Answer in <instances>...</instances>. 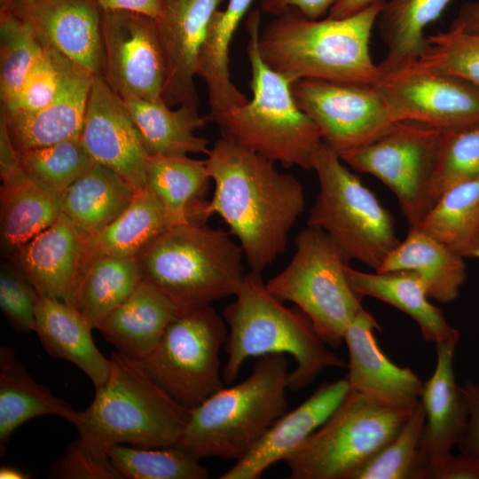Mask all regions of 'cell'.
<instances>
[{"label":"cell","mask_w":479,"mask_h":479,"mask_svg":"<svg viewBox=\"0 0 479 479\" xmlns=\"http://www.w3.org/2000/svg\"><path fill=\"white\" fill-rule=\"evenodd\" d=\"M142 137L149 156L208 155V141L195 131L209 121L198 108L185 105L173 110L162 98H122Z\"/></svg>","instance_id":"cell-29"},{"label":"cell","mask_w":479,"mask_h":479,"mask_svg":"<svg viewBox=\"0 0 479 479\" xmlns=\"http://www.w3.org/2000/svg\"><path fill=\"white\" fill-rule=\"evenodd\" d=\"M35 333L51 357L69 361L82 370L95 388L109 377L111 359L97 348L90 324L70 305L38 294Z\"/></svg>","instance_id":"cell-26"},{"label":"cell","mask_w":479,"mask_h":479,"mask_svg":"<svg viewBox=\"0 0 479 479\" xmlns=\"http://www.w3.org/2000/svg\"><path fill=\"white\" fill-rule=\"evenodd\" d=\"M228 326L211 305L179 314L156 348L137 361L172 398L192 409L224 388L219 353Z\"/></svg>","instance_id":"cell-11"},{"label":"cell","mask_w":479,"mask_h":479,"mask_svg":"<svg viewBox=\"0 0 479 479\" xmlns=\"http://www.w3.org/2000/svg\"><path fill=\"white\" fill-rule=\"evenodd\" d=\"M103 77L121 98H161L166 68L156 20L102 11Z\"/></svg>","instance_id":"cell-15"},{"label":"cell","mask_w":479,"mask_h":479,"mask_svg":"<svg viewBox=\"0 0 479 479\" xmlns=\"http://www.w3.org/2000/svg\"><path fill=\"white\" fill-rule=\"evenodd\" d=\"M82 235L64 215L10 255L38 294L68 300L79 274Z\"/></svg>","instance_id":"cell-22"},{"label":"cell","mask_w":479,"mask_h":479,"mask_svg":"<svg viewBox=\"0 0 479 479\" xmlns=\"http://www.w3.org/2000/svg\"><path fill=\"white\" fill-rule=\"evenodd\" d=\"M102 11H124L145 15L158 20L164 0H96Z\"/></svg>","instance_id":"cell-50"},{"label":"cell","mask_w":479,"mask_h":479,"mask_svg":"<svg viewBox=\"0 0 479 479\" xmlns=\"http://www.w3.org/2000/svg\"><path fill=\"white\" fill-rule=\"evenodd\" d=\"M1 479H28L31 475L27 474L20 468L12 466H2L0 467Z\"/></svg>","instance_id":"cell-54"},{"label":"cell","mask_w":479,"mask_h":479,"mask_svg":"<svg viewBox=\"0 0 479 479\" xmlns=\"http://www.w3.org/2000/svg\"><path fill=\"white\" fill-rule=\"evenodd\" d=\"M35 1H37V0H0V2H17V3H23V4L31 3Z\"/></svg>","instance_id":"cell-56"},{"label":"cell","mask_w":479,"mask_h":479,"mask_svg":"<svg viewBox=\"0 0 479 479\" xmlns=\"http://www.w3.org/2000/svg\"><path fill=\"white\" fill-rule=\"evenodd\" d=\"M289 263L265 282L282 302L294 303L329 347L338 348L357 313L363 308L350 286L349 261L332 239L318 228L307 226L294 240Z\"/></svg>","instance_id":"cell-9"},{"label":"cell","mask_w":479,"mask_h":479,"mask_svg":"<svg viewBox=\"0 0 479 479\" xmlns=\"http://www.w3.org/2000/svg\"><path fill=\"white\" fill-rule=\"evenodd\" d=\"M452 0H390L385 2L377 24L386 44L379 64L390 73L418 59L427 47L426 28L438 19Z\"/></svg>","instance_id":"cell-35"},{"label":"cell","mask_w":479,"mask_h":479,"mask_svg":"<svg viewBox=\"0 0 479 479\" xmlns=\"http://www.w3.org/2000/svg\"><path fill=\"white\" fill-rule=\"evenodd\" d=\"M215 189L205 216H219L238 239L250 271L262 273L286 250L305 208L302 183L274 162L221 137L207 155Z\"/></svg>","instance_id":"cell-1"},{"label":"cell","mask_w":479,"mask_h":479,"mask_svg":"<svg viewBox=\"0 0 479 479\" xmlns=\"http://www.w3.org/2000/svg\"><path fill=\"white\" fill-rule=\"evenodd\" d=\"M349 391L346 378L320 385L295 409L285 412L219 479H257L284 460L335 411Z\"/></svg>","instance_id":"cell-20"},{"label":"cell","mask_w":479,"mask_h":479,"mask_svg":"<svg viewBox=\"0 0 479 479\" xmlns=\"http://www.w3.org/2000/svg\"><path fill=\"white\" fill-rule=\"evenodd\" d=\"M381 326L362 308L349 325L343 342L349 350V390L389 407L412 410L420 400L423 382L408 367L394 364L381 349L374 330Z\"/></svg>","instance_id":"cell-18"},{"label":"cell","mask_w":479,"mask_h":479,"mask_svg":"<svg viewBox=\"0 0 479 479\" xmlns=\"http://www.w3.org/2000/svg\"><path fill=\"white\" fill-rule=\"evenodd\" d=\"M385 0L353 14L311 20L290 12L260 30L264 62L291 83L301 79L375 84L382 75L370 38Z\"/></svg>","instance_id":"cell-2"},{"label":"cell","mask_w":479,"mask_h":479,"mask_svg":"<svg viewBox=\"0 0 479 479\" xmlns=\"http://www.w3.org/2000/svg\"><path fill=\"white\" fill-rule=\"evenodd\" d=\"M110 459L122 478L206 479L208 470L178 445L140 448L116 444L108 450Z\"/></svg>","instance_id":"cell-40"},{"label":"cell","mask_w":479,"mask_h":479,"mask_svg":"<svg viewBox=\"0 0 479 479\" xmlns=\"http://www.w3.org/2000/svg\"><path fill=\"white\" fill-rule=\"evenodd\" d=\"M260 12L247 20V55L251 67L252 99L208 116L221 137L286 168L310 169L312 157L323 142L314 122L296 105L292 83L263 59L258 38Z\"/></svg>","instance_id":"cell-4"},{"label":"cell","mask_w":479,"mask_h":479,"mask_svg":"<svg viewBox=\"0 0 479 479\" xmlns=\"http://www.w3.org/2000/svg\"><path fill=\"white\" fill-rule=\"evenodd\" d=\"M253 0H228L224 11L216 10L201 45L196 75L207 85L213 116L243 105L248 98L234 85L230 72V46Z\"/></svg>","instance_id":"cell-33"},{"label":"cell","mask_w":479,"mask_h":479,"mask_svg":"<svg viewBox=\"0 0 479 479\" xmlns=\"http://www.w3.org/2000/svg\"><path fill=\"white\" fill-rule=\"evenodd\" d=\"M110 359L108 379L96 388L91 404L77 412L73 425L78 436L107 451L116 444H177L190 409L163 390L137 361L118 351Z\"/></svg>","instance_id":"cell-6"},{"label":"cell","mask_w":479,"mask_h":479,"mask_svg":"<svg viewBox=\"0 0 479 479\" xmlns=\"http://www.w3.org/2000/svg\"><path fill=\"white\" fill-rule=\"evenodd\" d=\"M289 373L285 354L259 357L247 379L190 410L177 445L199 460L240 459L286 412Z\"/></svg>","instance_id":"cell-7"},{"label":"cell","mask_w":479,"mask_h":479,"mask_svg":"<svg viewBox=\"0 0 479 479\" xmlns=\"http://www.w3.org/2000/svg\"><path fill=\"white\" fill-rule=\"evenodd\" d=\"M209 181L206 160L188 155L148 158L145 187L161 200L176 224H205Z\"/></svg>","instance_id":"cell-32"},{"label":"cell","mask_w":479,"mask_h":479,"mask_svg":"<svg viewBox=\"0 0 479 479\" xmlns=\"http://www.w3.org/2000/svg\"><path fill=\"white\" fill-rule=\"evenodd\" d=\"M416 65L464 80L479 88V30L449 28L427 36Z\"/></svg>","instance_id":"cell-43"},{"label":"cell","mask_w":479,"mask_h":479,"mask_svg":"<svg viewBox=\"0 0 479 479\" xmlns=\"http://www.w3.org/2000/svg\"><path fill=\"white\" fill-rule=\"evenodd\" d=\"M479 177V122L441 130L431 185L434 202L450 187Z\"/></svg>","instance_id":"cell-42"},{"label":"cell","mask_w":479,"mask_h":479,"mask_svg":"<svg viewBox=\"0 0 479 479\" xmlns=\"http://www.w3.org/2000/svg\"><path fill=\"white\" fill-rule=\"evenodd\" d=\"M441 130L397 122L386 133L358 147L338 153L357 171L381 180L397 197L409 228H419L434 206L431 185Z\"/></svg>","instance_id":"cell-12"},{"label":"cell","mask_w":479,"mask_h":479,"mask_svg":"<svg viewBox=\"0 0 479 479\" xmlns=\"http://www.w3.org/2000/svg\"><path fill=\"white\" fill-rule=\"evenodd\" d=\"M141 281L136 257H102L84 271L66 302L97 329Z\"/></svg>","instance_id":"cell-36"},{"label":"cell","mask_w":479,"mask_h":479,"mask_svg":"<svg viewBox=\"0 0 479 479\" xmlns=\"http://www.w3.org/2000/svg\"><path fill=\"white\" fill-rule=\"evenodd\" d=\"M340 0H262V11L274 16L297 12L311 20L321 19Z\"/></svg>","instance_id":"cell-49"},{"label":"cell","mask_w":479,"mask_h":479,"mask_svg":"<svg viewBox=\"0 0 479 479\" xmlns=\"http://www.w3.org/2000/svg\"><path fill=\"white\" fill-rule=\"evenodd\" d=\"M49 478L123 479L113 465L108 451L78 436L52 465Z\"/></svg>","instance_id":"cell-46"},{"label":"cell","mask_w":479,"mask_h":479,"mask_svg":"<svg viewBox=\"0 0 479 479\" xmlns=\"http://www.w3.org/2000/svg\"><path fill=\"white\" fill-rule=\"evenodd\" d=\"M377 0H340L328 12L332 18L345 17L357 12Z\"/></svg>","instance_id":"cell-53"},{"label":"cell","mask_w":479,"mask_h":479,"mask_svg":"<svg viewBox=\"0 0 479 479\" xmlns=\"http://www.w3.org/2000/svg\"><path fill=\"white\" fill-rule=\"evenodd\" d=\"M43 46L29 22L0 6L1 108L14 103Z\"/></svg>","instance_id":"cell-39"},{"label":"cell","mask_w":479,"mask_h":479,"mask_svg":"<svg viewBox=\"0 0 479 479\" xmlns=\"http://www.w3.org/2000/svg\"><path fill=\"white\" fill-rule=\"evenodd\" d=\"M38 293L12 263L0 270V309L8 323L18 332H35Z\"/></svg>","instance_id":"cell-45"},{"label":"cell","mask_w":479,"mask_h":479,"mask_svg":"<svg viewBox=\"0 0 479 479\" xmlns=\"http://www.w3.org/2000/svg\"><path fill=\"white\" fill-rule=\"evenodd\" d=\"M174 224H177L168 210L149 189L137 191L121 216L97 232L82 236L77 281L99 258L136 257L155 237Z\"/></svg>","instance_id":"cell-25"},{"label":"cell","mask_w":479,"mask_h":479,"mask_svg":"<svg viewBox=\"0 0 479 479\" xmlns=\"http://www.w3.org/2000/svg\"><path fill=\"white\" fill-rule=\"evenodd\" d=\"M425 423L426 412L420 400L395 437L350 479H425L428 462L420 450Z\"/></svg>","instance_id":"cell-38"},{"label":"cell","mask_w":479,"mask_h":479,"mask_svg":"<svg viewBox=\"0 0 479 479\" xmlns=\"http://www.w3.org/2000/svg\"><path fill=\"white\" fill-rule=\"evenodd\" d=\"M181 313L165 294L142 280L97 329L118 352L140 361L156 348L168 326Z\"/></svg>","instance_id":"cell-24"},{"label":"cell","mask_w":479,"mask_h":479,"mask_svg":"<svg viewBox=\"0 0 479 479\" xmlns=\"http://www.w3.org/2000/svg\"><path fill=\"white\" fill-rule=\"evenodd\" d=\"M436 345V365L432 376L423 382L420 395L426 412L420 450L427 462L450 453L458 445L469 419V405L453 369L456 344Z\"/></svg>","instance_id":"cell-23"},{"label":"cell","mask_w":479,"mask_h":479,"mask_svg":"<svg viewBox=\"0 0 479 479\" xmlns=\"http://www.w3.org/2000/svg\"><path fill=\"white\" fill-rule=\"evenodd\" d=\"M310 169L317 175L318 192L307 226L325 232L349 262L358 261L376 271L401 241L392 215L326 143L315 152Z\"/></svg>","instance_id":"cell-8"},{"label":"cell","mask_w":479,"mask_h":479,"mask_svg":"<svg viewBox=\"0 0 479 479\" xmlns=\"http://www.w3.org/2000/svg\"><path fill=\"white\" fill-rule=\"evenodd\" d=\"M137 191L114 171L96 163L60 195V208L82 236L108 225L131 203Z\"/></svg>","instance_id":"cell-34"},{"label":"cell","mask_w":479,"mask_h":479,"mask_svg":"<svg viewBox=\"0 0 479 479\" xmlns=\"http://www.w3.org/2000/svg\"><path fill=\"white\" fill-rule=\"evenodd\" d=\"M92 80L93 75L63 55L60 84L46 106L29 114L1 110L19 153L79 137Z\"/></svg>","instance_id":"cell-21"},{"label":"cell","mask_w":479,"mask_h":479,"mask_svg":"<svg viewBox=\"0 0 479 479\" xmlns=\"http://www.w3.org/2000/svg\"><path fill=\"white\" fill-rule=\"evenodd\" d=\"M419 228L464 257L479 233V177L443 192Z\"/></svg>","instance_id":"cell-37"},{"label":"cell","mask_w":479,"mask_h":479,"mask_svg":"<svg viewBox=\"0 0 479 479\" xmlns=\"http://www.w3.org/2000/svg\"><path fill=\"white\" fill-rule=\"evenodd\" d=\"M412 410L391 408L349 390L331 416L283 460L289 477L350 479L395 437Z\"/></svg>","instance_id":"cell-10"},{"label":"cell","mask_w":479,"mask_h":479,"mask_svg":"<svg viewBox=\"0 0 479 479\" xmlns=\"http://www.w3.org/2000/svg\"><path fill=\"white\" fill-rule=\"evenodd\" d=\"M59 197L22 169L2 181L1 241L9 255L59 219L62 214Z\"/></svg>","instance_id":"cell-31"},{"label":"cell","mask_w":479,"mask_h":479,"mask_svg":"<svg viewBox=\"0 0 479 479\" xmlns=\"http://www.w3.org/2000/svg\"><path fill=\"white\" fill-rule=\"evenodd\" d=\"M78 411L35 381L16 358L13 349L0 348V455L24 422L41 415H58L74 423Z\"/></svg>","instance_id":"cell-30"},{"label":"cell","mask_w":479,"mask_h":479,"mask_svg":"<svg viewBox=\"0 0 479 479\" xmlns=\"http://www.w3.org/2000/svg\"><path fill=\"white\" fill-rule=\"evenodd\" d=\"M291 89L323 142L338 153L376 139L397 122L375 84L301 79Z\"/></svg>","instance_id":"cell-13"},{"label":"cell","mask_w":479,"mask_h":479,"mask_svg":"<svg viewBox=\"0 0 479 479\" xmlns=\"http://www.w3.org/2000/svg\"><path fill=\"white\" fill-rule=\"evenodd\" d=\"M449 28L460 31H478L479 1L465 4L460 8Z\"/></svg>","instance_id":"cell-52"},{"label":"cell","mask_w":479,"mask_h":479,"mask_svg":"<svg viewBox=\"0 0 479 479\" xmlns=\"http://www.w3.org/2000/svg\"><path fill=\"white\" fill-rule=\"evenodd\" d=\"M20 161L27 174L59 196L96 164L80 137L20 153Z\"/></svg>","instance_id":"cell-41"},{"label":"cell","mask_w":479,"mask_h":479,"mask_svg":"<svg viewBox=\"0 0 479 479\" xmlns=\"http://www.w3.org/2000/svg\"><path fill=\"white\" fill-rule=\"evenodd\" d=\"M228 326L224 343L227 362L222 378L230 384L243 363L252 357L287 354L296 366L290 372L292 391L312 383L328 367H346L315 331L299 308H289L266 288L261 273L246 274L232 302L223 311Z\"/></svg>","instance_id":"cell-3"},{"label":"cell","mask_w":479,"mask_h":479,"mask_svg":"<svg viewBox=\"0 0 479 479\" xmlns=\"http://www.w3.org/2000/svg\"><path fill=\"white\" fill-rule=\"evenodd\" d=\"M397 122L441 130L479 122V88L412 63L375 83Z\"/></svg>","instance_id":"cell-14"},{"label":"cell","mask_w":479,"mask_h":479,"mask_svg":"<svg viewBox=\"0 0 479 479\" xmlns=\"http://www.w3.org/2000/svg\"><path fill=\"white\" fill-rule=\"evenodd\" d=\"M464 259L420 228H409L376 271L412 272L422 280L430 299L447 303L458 297L466 280Z\"/></svg>","instance_id":"cell-28"},{"label":"cell","mask_w":479,"mask_h":479,"mask_svg":"<svg viewBox=\"0 0 479 479\" xmlns=\"http://www.w3.org/2000/svg\"><path fill=\"white\" fill-rule=\"evenodd\" d=\"M223 0H164L157 20L165 60L161 98L169 106L198 108V58L210 20Z\"/></svg>","instance_id":"cell-19"},{"label":"cell","mask_w":479,"mask_h":479,"mask_svg":"<svg viewBox=\"0 0 479 479\" xmlns=\"http://www.w3.org/2000/svg\"><path fill=\"white\" fill-rule=\"evenodd\" d=\"M425 479H479V462L451 452L428 461Z\"/></svg>","instance_id":"cell-47"},{"label":"cell","mask_w":479,"mask_h":479,"mask_svg":"<svg viewBox=\"0 0 479 479\" xmlns=\"http://www.w3.org/2000/svg\"><path fill=\"white\" fill-rule=\"evenodd\" d=\"M231 233L205 224H177L137 255L142 280L185 312L238 293L243 251Z\"/></svg>","instance_id":"cell-5"},{"label":"cell","mask_w":479,"mask_h":479,"mask_svg":"<svg viewBox=\"0 0 479 479\" xmlns=\"http://www.w3.org/2000/svg\"><path fill=\"white\" fill-rule=\"evenodd\" d=\"M462 389L469 405V419L458 446L461 454L479 462V385L467 380L462 385Z\"/></svg>","instance_id":"cell-48"},{"label":"cell","mask_w":479,"mask_h":479,"mask_svg":"<svg viewBox=\"0 0 479 479\" xmlns=\"http://www.w3.org/2000/svg\"><path fill=\"white\" fill-rule=\"evenodd\" d=\"M80 139L96 163L136 191L145 187L149 155L122 98L103 75L93 76Z\"/></svg>","instance_id":"cell-16"},{"label":"cell","mask_w":479,"mask_h":479,"mask_svg":"<svg viewBox=\"0 0 479 479\" xmlns=\"http://www.w3.org/2000/svg\"><path fill=\"white\" fill-rule=\"evenodd\" d=\"M63 55L50 46L43 51L28 72L14 103L6 114H29L46 106L58 92Z\"/></svg>","instance_id":"cell-44"},{"label":"cell","mask_w":479,"mask_h":479,"mask_svg":"<svg viewBox=\"0 0 479 479\" xmlns=\"http://www.w3.org/2000/svg\"><path fill=\"white\" fill-rule=\"evenodd\" d=\"M350 286L363 298L382 301L411 317L418 325L423 339L436 344H457L459 331L452 326L443 311L429 301L422 280L410 271L365 272L346 268Z\"/></svg>","instance_id":"cell-27"},{"label":"cell","mask_w":479,"mask_h":479,"mask_svg":"<svg viewBox=\"0 0 479 479\" xmlns=\"http://www.w3.org/2000/svg\"><path fill=\"white\" fill-rule=\"evenodd\" d=\"M465 258H477L479 259V233L472 245L464 254Z\"/></svg>","instance_id":"cell-55"},{"label":"cell","mask_w":479,"mask_h":479,"mask_svg":"<svg viewBox=\"0 0 479 479\" xmlns=\"http://www.w3.org/2000/svg\"><path fill=\"white\" fill-rule=\"evenodd\" d=\"M26 20L40 42L52 47L91 75L104 74L101 9L96 0L0 2Z\"/></svg>","instance_id":"cell-17"},{"label":"cell","mask_w":479,"mask_h":479,"mask_svg":"<svg viewBox=\"0 0 479 479\" xmlns=\"http://www.w3.org/2000/svg\"><path fill=\"white\" fill-rule=\"evenodd\" d=\"M22 168L20 153L16 149L9 133L6 121L0 115V177L1 181L10 177Z\"/></svg>","instance_id":"cell-51"}]
</instances>
